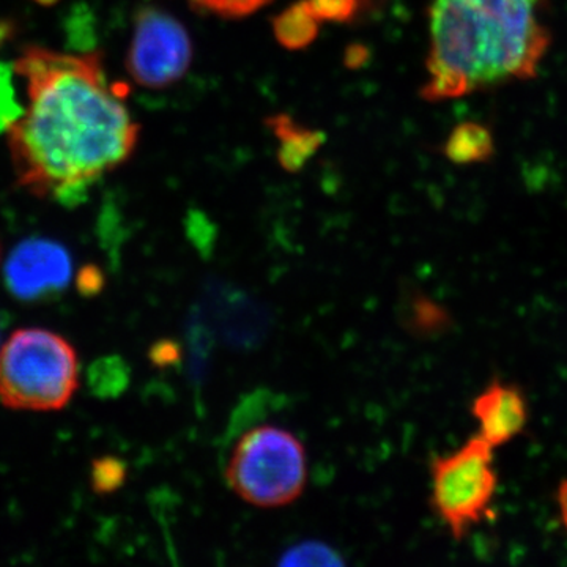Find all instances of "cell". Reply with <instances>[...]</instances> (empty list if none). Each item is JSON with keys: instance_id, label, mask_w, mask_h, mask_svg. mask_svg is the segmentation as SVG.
Returning <instances> with one entry per match:
<instances>
[{"instance_id": "obj_22", "label": "cell", "mask_w": 567, "mask_h": 567, "mask_svg": "<svg viewBox=\"0 0 567 567\" xmlns=\"http://www.w3.org/2000/svg\"><path fill=\"white\" fill-rule=\"evenodd\" d=\"M151 360L159 368H167V365H175L181 360V347L175 344L174 341L156 342L151 350Z\"/></svg>"}, {"instance_id": "obj_24", "label": "cell", "mask_w": 567, "mask_h": 567, "mask_svg": "<svg viewBox=\"0 0 567 567\" xmlns=\"http://www.w3.org/2000/svg\"><path fill=\"white\" fill-rule=\"evenodd\" d=\"M9 35H10V25L0 24V43H2L3 40L9 39Z\"/></svg>"}, {"instance_id": "obj_25", "label": "cell", "mask_w": 567, "mask_h": 567, "mask_svg": "<svg viewBox=\"0 0 567 567\" xmlns=\"http://www.w3.org/2000/svg\"><path fill=\"white\" fill-rule=\"evenodd\" d=\"M35 2L41 3V6H52V3L58 2V0H35Z\"/></svg>"}, {"instance_id": "obj_17", "label": "cell", "mask_w": 567, "mask_h": 567, "mask_svg": "<svg viewBox=\"0 0 567 567\" xmlns=\"http://www.w3.org/2000/svg\"><path fill=\"white\" fill-rule=\"evenodd\" d=\"M270 2L271 0H192L194 9L227 18V20L249 17Z\"/></svg>"}, {"instance_id": "obj_19", "label": "cell", "mask_w": 567, "mask_h": 567, "mask_svg": "<svg viewBox=\"0 0 567 567\" xmlns=\"http://www.w3.org/2000/svg\"><path fill=\"white\" fill-rule=\"evenodd\" d=\"M21 115V106L14 99L10 70L0 65V132L9 128Z\"/></svg>"}, {"instance_id": "obj_14", "label": "cell", "mask_w": 567, "mask_h": 567, "mask_svg": "<svg viewBox=\"0 0 567 567\" xmlns=\"http://www.w3.org/2000/svg\"><path fill=\"white\" fill-rule=\"evenodd\" d=\"M278 405H281V399L278 394L268 390H257L245 395L237 409L234 410L229 427H227V435H229V439H235V436L244 434L249 429L256 427Z\"/></svg>"}, {"instance_id": "obj_1", "label": "cell", "mask_w": 567, "mask_h": 567, "mask_svg": "<svg viewBox=\"0 0 567 567\" xmlns=\"http://www.w3.org/2000/svg\"><path fill=\"white\" fill-rule=\"evenodd\" d=\"M14 70L28 84L29 106L9 126L14 173L41 199L74 207L89 189L136 151L140 125L123 85L110 84L102 55L32 47Z\"/></svg>"}, {"instance_id": "obj_6", "label": "cell", "mask_w": 567, "mask_h": 567, "mask_svg": "<svg viewBox=\"0 0 567 567\" xmlns=\"http://www.w3.org/2000/svg\"><path fill=\"white\" fill-rule=\"evenodd\" d=\"M193 43L185 25L159 9H142L134 18L126 70L144 89H166L192 66Z\"/></svg>"}, {"instance_id": "obj_11", "label": "cell", "mask_w": 567, "mask_h": 567, "mask_svg": "<svg viewBox=\"0 0 567 567\" xmlns=\"http://www.w3.org/2000/svg\"><path fill=\"white\" fill-rule=\"evenodd\" d=\"M320 21L309 7L308 0L293 3L274 20L276 40L289 51L308 48L319 35Z\"/></svg>"}, {"instance_id": "obj_2", "label": "cell", "mask_w": 567, "mask_h": 567, "mask_svg": "<svg viewBox=\"0 0 567 567\" xmlns=\"http://www.w3.org/2000/svg\"><path fill=\"white\" fill-rule=\"evenodd\" d=\"M546 7L547 0H434L423 99L445 102L535 78L551 43Z\"/></svg>"}, {"instance_id": "obj_3", "label": "cell", "mask_w": 567, "mask_h": 567, "mask_svg": "<svg viewBox=\"0 0 567 567\" xmlns=\"http://www.w3.org/2000/svg\"><path fill=\"white\" fill-rule=\"evenodd\" d=\"M80 385V361L63 336L21 328L0 349V402L11 410L58 412Z\"/></svg>"}, {"instance_id": "obj_8", "label": "cell", "mask_w": 567, "mask_h": 567, "mask_svg": "<svg viewBox=\"0 0 567 567\" xmlns=\"http://www.w3.org/2000/svg\"><path fill=\"white\" fill-rule=\"evenodd\" d=\"M472 415L480 424L477 435L495 450L513 442L527 427V398L517 385L495 379L473 399Z\"/></svg>"}, {"instance_id": "obj_9", "label": "cell", "mask_w": 567, "mask_h": 567, "mask_svg": "<svg viewBox=\"0 0 567 567\" xmlns=\"http://www.w3.org/2000/svg\"><path fill=\"white\" fill-rule=\"evenodd\" d=\"M267 123L279 141L278 162L289 173L300 171L324 142L323 133L301 126L289 115H275Z\"/></svg>"}, {"instance_id": "obj_13", "label": "cell", "mask_w": 567, "mask_h": 567, "mask_svg": "<svg viewBox=\"0 0 567 567\" xmlns=\"http://www.w3.org/2000/svg\"><path fill=\"white\" fill-rule=\"evenodd\" d=\"M87 383L96 398H117L128 388V364L121 357H114V354L100 358L89 369Z\"/></svg>"}, {"instance_id": "obj_18", "label": "cell", "mask_w": 567, "mask_h": 567, "mask_svg": "<svg viewBox=\"0 0 567 567\" xmlns=\"http://www.w3.org/2000/svg\"><path fill=\"white\" fill-rule=\"evenodd\" d=\"M361 0H308L320 21L347 22L353 20Z\"/></svg>"}, {"instance_id": "obj_20", "label": "cell", "mask_w": 567, "mask_h": 567, "mask_svg": "<svg viewBox=\"0 0 567 567\" xmlns=\"http://www.w3.org/2000/svg\"><path fill=\"white\" fill-rule=\"evenodd\" d=\"M188 235L200 254L208 256L215 245V227L203 213H192L188 218Z\"/></svg>"}, {"instance_id": "obj_23", "label": "cell", "mask_w": 567, "mask_h": 567, "mask_svg": "<svg viewBox=\"0 0 567 567\" xmlns=\"http://www.w3.org/2000/svg\"><path fill=\"white\" fill-rule=\"evenodd\" d=\"M557 503L559 511V518H561L563 527L567 532V477L558 484L557 488Z\"/></svg>"}, {"instance_id": "obj_5", "label": "cell", "mask_w": 567, "mask_h": 567, "mask_svg": "<svg viewBox=\"0 0 567 567\" xmlns=\"http://www.w3.org/2000/svg\"><path fill=\"white\" fill-rule=\"evenodd\" d=\"M431 505L451 535L462 539L491 513L498 475L494 447L480 435L431 465Z\"/></svg>"}, {"instance_id": "obj_7", "label": "cell", "mask_w": 567, "mask_h": 567, "mask_svg": "<svg viewBox=\"0 0 567 567\" xmlns=\"http://www.w3.org/2000/svg\"><path fill=\"white\" fill-rule=\"evenodd\" d=\"M73 264L58 241L31 238L18 245L7 259L6 284L22 303L51 300L69 287Z\"/></svg>"}, {"instance_id": "obj_21", "label": "cell", "mask_w": 567, "mask_h": 567, "mask_svg": "<svg viewBox=\"0 0 567 567\" xmlns=\"http://www.w3.org/2000/svg\"><path fill=\"white\" fill-rule=\"evenodd\" d=\"M76 286L84 297H93V295L102 292L104 287L103 271L96 265H87V267L81 268L80 274H78Z\"/></svg>"}, {"instance_id": "obj_4", "label": "cell", "mask_w": 567, "mask_h": 567, "mask_svg": "<svg viewBox=\"0 0 567 567\" xmlns=\"http://www.w3.org/2000/svg\"><path fill=\"white\" fill-rule=\"evenodd\" d=\"M226 480L249 505L281 507L303 494L308 458L300 440L275 425H256L238 435Z\"/></svg>"}, {"instance_id": "obj_15", "label": "cell", "mask_w": 567, "mask_h": 567, "mask_svg": "<svg viewBox=\"0 0 567 567\" xmlns=\"http://www.w3.org/2000/svg\"><path fill=\"white\" fill-rule=\"evenodd\" d=\"M342 558L338 551L333 550L328 544L319 540H306L289 548L284 554L279 565L286 566H339L342 565Z\"/></svg>"}, {"instance_id": "obj_16", "label": "cell", "mask_w": 567, "mask_h": 567, "mask_svg": "<svg viewBox=\"0 0 567 567\" xmlns=\"http://www.w3.org/2000/svg\"><path fill=\"white\" fill-rule=\"evenodd\" d=\"M126 468L122 458L104 456L96 458L92 464V488L95 494L110 495L117 492L125 484Z\"/></svg>"}, {"instance_id": "obj_12", "label": "cell", "mask_w": 567, "mask_h": 567, "mask_svg": "<svg viewBox=\"0 0 567 567\" xmlns=\"http://www.w3.org/2000/svg\"><path fill=\"white\" fill-rule=\"evenodd\" d=\"M402 317H404L406 330L417 336L442 333L451 323L450 315L443 306L417 292L405 298Z\"/></svg>"}, {"instance_id": "obj_10", "label": "cell", "mask_w": 567, "mask_h": 567, "mask_svg": "<svg viewBox=\"0 0 567 567\" xmlns=\"http://www.w3.org/2000/svg\"><path fill=\"white\" fill-rule=\"evenodd\" d=\"M494 153V134L476 122L454 126L445 144L446 158L454 164L487 163Z\"/></svg>"}]
</instances>
